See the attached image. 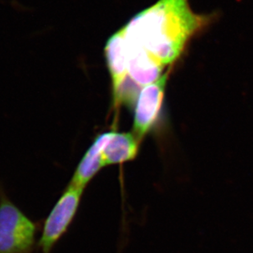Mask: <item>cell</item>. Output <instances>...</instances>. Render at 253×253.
<instances>
[{"label": "cell", "instance_id": "7", "mask_svg": "<svg viewBox=\"0 0 253 253\" xmlns=\"http://www.w3.org/2000/svg\"><path fill=\"white\" fill-rule=\"evenodd\" d=\"M105 56L113 84V98L116 99L128 74L126 42L123 28L111 36L105 46Z\"/></svg>", "mask_w": 253, "mask_h": 253}, {"label": "cell", "instance_id": "3", "mask_svg": "<svg viewBox=\"0 0 253 253\" xmlns=\"http://www.w3.org/2000/svg\"><path fill=\"white\" fill-rule=\"evenodd\" d=\"M84 189L70 183L48 213L37 242L41 253H51L64 236L79 210Z\"/></svg>", "mask_w": 253, "mask_h": 253}, {"label": "cell", "instance_id": "4", "mask_svg": "<svg viewBox=\"0 0 253 253\" xmlns=\"http://www.w3.org/2000/svg\"><path fill=\"white\" fill-rule=\"evenodd\" d=\"M170 69L156 82L143 86L137 98L133 133L141 141L154 126L163 106Z\"/></svg>", "mask_w": 253, "mask_h": 253}, {"label": "cell", "instance_id": "1", "mask_svg": "<svg viewBox=\"0 0 253 253\" xmlns=\"http://www.w3.org/2000/svg\"><path fill=\"white\" fill-rule=\"evenodd\" d=\"M195 13L189 0H158L123 27L126 43L148 51L164 66L181 55L189 40L210 22Z\"/></svg>", "mask_w": 253, "mask_h": 253}, {"label": "cell", "instance_id": "2", "mask_svg": "<svg viewBox=\"0 0 253 253\" xmlns=\"http://www.w3.org/2000/svg\"><path fill=\"white\" fill-rule=\"evenodd\" d=\"M38 231V224L10 199L0 184V253H32Z\"/></svg>", "mask_w": 253, "mask_h": 253}, {"label": "cell", "instance_id": "6", "mask_svg": "<svg viewBox=\"0 0 253 253\" xmlns=\"http://www.w3.org/2000/svg\"><path fill=\"white\" fill-rule=\"evenodd\" d=\"M114 133L115 131L105 132L96 137L75 169L70 183L85 189L94 177L106 168L103 162V150Z\"/></svg>", "mask_w": 253, "mask_h": 253}, {"label": "cell", "instance_id": "8", "mask_svg": "<svg viewBox=\"0 0 253 253\" xmlns=\"http://www.w3.org/2000/svg\"><path fill=\"white\" fill-rule=\"evenodd\" d=\"M142 141L133 132L115 131L103 153L105 167L122 165L136 158Z\"/></svg>", "mask_w": 253, "mask_h": 253}, {"label": "cell", "instance_id": "5", "mask_svg": "<svg viewBox=\"0 0 253 253\" xmlns=\"http://www.w3.org/2000/svg\"><path fill=\"white\" fill-rule=\"evenodd\" d=\"M126 50L128 74L137 85H148L163 76L165 66L148 51L128 43Z\"/></svg>", "mask_w": 253, "mask_h": 253}]
</instances>
